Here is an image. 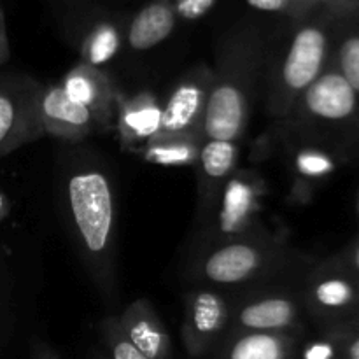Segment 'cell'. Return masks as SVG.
<instances>
[{
  "label": "cell",
  "mask_w": 359,
  "mask_h": 359,
  "mask_svg": "<svg viewBox=\"0 0 359 359\" xmlns=\"http://www.w3.org/2000/svg\"><path fill=\"white\" fill-rule=\"evenodd\" d=\"M203 139L202 133H160L135 153L158 167H196Z\"/></svg>",
  "instance_id": "d6986e66"
},
{
  "label": "cell",
  "mask_w": 359,
  "mask_h": 359,
  "mask_svg": "<svg viewBox=\"0 0 359 359\" xmlns=\"http://www.w3.org/2000/svg\"><path fill=\"white\" fill-rule=\"evenodd\" d=\"M39 116L44 135L69 144L81 142L93 133L105 132L100 119L90 109L70 100L60 83L42 86Z\"/></svg>",
  "instance_id": "4fadbf2b"
},
{
  "label": "cell",
  "mask_w": 359,
  "mask_h": 359,
  "mask_svg": "<svg viewBox=\"0 0 359 359\" xmlns=\"http://www.w3.org/2000/svg\"><path fill=\"white\" fill-rule=\"evenodd\" d=\"M249 7L262 13L277 14L284 20H302L321 9H339L344 13H358L344 0H245Z\"/></svg>",
  "instance_id": "7402d4cb"
},
{
  "label": "cell",
  "mask_w": 359,
  "mask_h": 359,
  "mask_svg": "<svg viewBox=\"0 0 359 359\" xmlns=\"http://www.w3.org/2000/svg\"><path fill=\"white\" fill-rule=\"evenodd\" d=\"M300 359H337V347L335 342L330 340H318V342H311L305 347L298 349V356Z\"/></svg>",
  "instance_id": "4316f807"
},
{
  "label": "cell",
  "mask_w": 359,
  "mask_h": 359,
  "mask_svg": "<svg viewBox=\"0 0 359 359\" xmlns=\"http://www.w3.org/2000/svg\"><path fill=\"white\" fill-rule=\"evenodd\" d=\"M230 328L300 335L305 314L297 280L231 293Z\"/></svg>",
  "instance_id": "8992f818"
},
{
  "label": "cell",
  "mask_w": 359,
  "mask_h": 359,
  "mask_svg": "<svg viewBox=\"0 0 359 359\" xmlns=\"http://www.w3.org/2000/svg\"><path fill=\"white\" fill-rule=\"evenodd\" d=\"M67 235L107 307L118 304V195L111 168L93 151L63 154L56 177Z\"/></svg>",
  "instance_id": "6da1fadb"
},
{
  "label": "cell",
  "mask_w": 359,
  "mask_h": 359,
  "mask_svg": "<svg viewBox=\"0 0 359 359\" xmlns=\"http://www.w3.org/2000/svg\"><path fill=\"white\" fill-rule=\"evenodd\" d=\"M100 337L107 359H147L133 346L119 326L116 314H109L100 323Z\"/></svg>",
  "instance_id": "603a6c76"
},
{
  "label": "cell",
  "mask_w": 359,
  "mask_h": 359,
  "mask_svg": "<svg viewBox=\"0 0 359 359\" xmlns=\"http://www.w3.org/2000/svg\"><path fill=\"white\" fill-rule=\"evenodd\" d=\"M346 16L347 14H344L337 25L330 63L359 97V30L347 28Z\"/></svg>",
  "instance_id": "44dd1931"
},
{
  "label": "cell",
  "mask_w": 359,
  "mask_h": 359,
  "mask_svg": "<svg viewBox=\"0 0 359 359\" xmlns=\"http://www.w3.org/2000/svg\"><path fill=\"white\" fill-rule=\"evenodd\" d=\"M311 266L312 259L307 255L287 248L270 231L191 249L184 277L193 287L238 293L270 284L294 283Z\"/></svg>",
  "instance_id": "277c9868"
},
{
  "label": "cell",
  "mask_w": 359,
  "mask_h": 359,
  "mask_svg": "<svg viewBox=\"0 0 359 359\" xmlns=\"http://www.w3.org/2000/svg\"><path fill=\"white\" fill-rule=\"evenodd\" d=\"M283 140L284 151L287 153V165L290 170L297 175L300 181H316L333 170V161L325 149L316 144L298 142V140Z\"/></svg>",
  "instance_id": "ffe728a7"
},
{
  "label": "cell",
  "mask_w": 359,
  "mask_h": 359,
  "mask_svg": "<svg viewBox=\"0 0 359 359\" xmlns=\"http://www.w3.org/2000/svg\"><path fill=\"white\" fill-rule=\"evenodd\" d=\"M177 21L170 0H147L126 21V48L133 53L156 48L174 34Z\"/></svg>",
  "instance_id": "ac0fdd59"
},
{
  "label": "cell",
  "mask_w": 359,
  "mask_h": 359,
  "mask_svg": "<svg viewBox=\"0 0 359 359\" xmlns=\"http://www.w3.org/2000/svg\"><path fill=\"white\" fill-rule=\"evenodd\" d=\"M13 326V273L11 263L0 256V349Z\"/></svg>",
  "instance_id": "cb8c5ba5"
},
{
  "label": "cell",
  "mask_w": 359,
  "mask_h": 359,
  "mask_svg": "<svg viewBox=\"0 0 359 359\" xmlns=\"http://www.w3.org/2000/svg\"><path fill=\"white\" fill-rule=\"evenodd\" d=\"M60 86L70 100L90 109L105 130L114 128L119 93L105 70L79 62L63 76Z\"/></svg>",
  "instance_id": "5bb4252c"
},
{
  "label": "cell",
  "mask_w": 359,
  "mask_h": 359,
  "mask_svg": "<svg viewBox=\"0 0 359 359\" xmlns=\"http://www.w3.org/2000/svg\"><path fill=\"white\" fill-rule=\"evenodd\" d=\"M212 69L198 63L175 83L163 102L161 133H202L209 104Z\"/></svg>",
  "instance_id": "8fae6325"
},
{
  "label": "cell",
  "mask_w": 359,
  "mask_h": 359,
  "mask_svg": "<svg viewBox=\"0 0 359 359\" xmlns=\"http://www.w3.org/2000/svg\"><path fill=\"white\" fill-rule=\"evenodd\" d=\"M332 339L337 347V358L359 359V332L356 330H335Z\"/></svg>",
  "instance_id": "484cf974"
},
{
  "label": "cell",
  "mask_w": 359,
  "mask_h": 359,
  "mask_svg": "<svg viewBox=\"0 0 359 359\" xmlns=\"http://www.w3.org/2000/svg\"><path fill=\"white\" fill-rule=\"evenodd\" d=\"M354 279L333 265H312L297 280L305 314L332 325V330L342 325L359 298Z\"/></svg>",
  "instance_id": "9c48e42d"
},
{
  "label": "cell",
  "mask_w": 359,
  "mask_h": 359,
  "mask_svg": "<svg viewBox=\"0 0 359 359\" xmlns=\"http://www.w3.org/2000/svg\"><path fill=\"white\" fill-rule=\"evenodd\" d=\"M161 118H163V104L151 91H140L132 97L119 95L114 128L118 130L123 146L135 153L147 140L160 135Z\"/></svg>",
  "instance_id": "9a60e30c"
},
{
  "label": "cell",
  "mask_w": 359,
  "mask_h": 359,
  "mask_svg": "<svg viewBox=\"0 0 359 359\" xmlns=\"http://www.w3.org/2000/svg\"><path fill=\"white\" fill-rule=\"evenodd\" d=\"M349 7H353L354 11H359V0H344Z\"/></svg>",
  "instance_id": "d6a6232c"
},
{
  "label": "cell",
  "mask_w": 359,
  "mask_h": 359,
  "mask_svg": "<svg viewBox=\"0 0 359 359\" xmlns=\"http://www.w3.org/2000/svg\"><path fill=\"white\" fill-rule=\"evenodd\" d=\"M67 2H83V0H67Z\"/></svg>",
  "instance_id": "e575fe53"
},
{
  "label": "cell",
  "mask_w": 359,
  "mask_h": 359,
  "mask_svg": "<svg viewBox=\"0 0 359 359\" xmlns=\"http://www.w3.org/2000/svg\"><path fill=\"white\" fill-rule=\"evenodd\" d=\"M300 335L228 330L209 359H298Z\"/></svg>",
  "instance_id": "2e32d148"
},
{
  "label": "cell",
  "mask_w": 359,
  "mask_h": 359,
  "mask_svg": "<svg viewBox=\"0 0 359 359\" xmlns=\"http://www.w3.org/2000/svg\"><path fill=\"white\" fill-rule=\"evenodd\" d=\"M332 265L337 266V269H340L342 272L349 273V276H353V277L359 276V244L349 252V255L346 256V262L332 263Z\"/></svg>",
  "instance_id": "4dcf8cb0"
},
{
  "label": "cell",
  "mask_w": 359,
  "mask_h": 359,
  "mask_svg": "<svg viewBox=\"0 0 359 359\" xmlns=\"http://www.w3.org/2000/svg\"><path fill=\"white\" fill-rule=\"evenodd\" d=\"M16 209H25V205L21 203V200H14V196L7 191L6 188L0 186V226L7 224L11 221V217L14 216V210Z\"/></svg>",
  "instance_id": "83f0119b"
},
{
  "label": "cell",
  "mask_w": 359,
  "mask_h": 359,
  "mask_svg": "<svg viewBox=\"0 0 359 359\" xmlns=\"http://www.w3.org/2000/svg\"><path fill=\"white\" fill-rule=\"evenodd\" d=\"M344 14L353 13L321 9L302 20H287L279 34H270L262 91L273 125L290 116L298 98L326 70Z\"/></svg>",
  "instance_id": "3957f363"
},
{
  "label": "cell",
  "mask_w": 359,
  "mask_h": 359,
  "mask_svg": "<svg viewBox=\"0 0 359 359\" xmlns=\"http://www.w3.org/2000/svg\"><path fill=\"white\" fill-rule=\"evenodd\" d=\"M41 93L42 84L27 74H0V158L44 137Z\"/></svg>",
  "instance_id": "52a82bcc"
},
{
  "label": "cell",
  "mask_w": 359,
  "mask_h": 359,
  "mask_svg": "<svg viewBox=\"0 0 359 359\" xmlns=\"http://www.w3.org/2000/svg\"><path fill=\"white\" fill-rule=\"evenodd\" d=\"M91 359H107V358H105L104 351H97V353H95V356Z\"/></svg>",
  "instance_id": "836d02e7"
},
{
  "label": "cell",
  "mask_w": 359,
  "mask_h": 359,
  "mask_svg": "<svg viewBox=\"0 0 359 359\" xmlns=\"http://www.w3.org/2000/svg\"><path fill=\"white\" fill-rule=\"evenodd\" d=\"M219 0H170L179 21H196L207 16Z\"/></svg>",
  "instance_id": "d4e9b609"
},
{
  "label": "cell",
  "mask_w": 359,
  "mask_h": 359,
  "mask_svg": "<svg viewBox=\"0 0 359 359\" xmlns=\"http://www.w3.org/2000/svg\"><path fill=\"white\" fill-rule=\"evenodd\" d=\"M231 293L214 287H193L184 297L182 344L189 358L205 359L230 330Z\"/></svg>",
  "instance_id": "ba28073f"
},
{
  "label": "cell",
  "mask_w": 359,
  "mask_h": 359,
  "mask_svg": "<svg viewBox=\"0 0 359 359\" xmlns=\"http://www.w3.org/2000/svg\"><path fill=\"white\" fill-rule=\"evenodd\" d=\"M30 359H62L55 347L42 339H34L30 346Z\"/></svg>",
  "instance_id": "f1b7e54d"
},
{
  "label": "cell",
  "mask_w": 359,
  "mask_h": 359,
  "mask_svg": "<svg viewBox=\"0 0 359 359\" xmlns=\"http://www.w3.org/2000/svg\"><path fill=\"white\" fill-rule=\"evenodd\" d=\"M241 147L233 140L203 139L196 161V228L207 223L224 184L238 168Z\"/></svg>",
  "instance_id": "7c38bea8"
},
{
  "label": "cell",
  "mask_w": 359,
  "mask_h": 359,
  "mask_svg": "<svg viewBox=\"0 0 359 359\" xmlns=\"http://www.w3.org/2000/svg\"><path fill=\"white\" fill-rule=\"evenodd\" d=\"M335 330H356V332H359V316L356 321H347L344 323L342 326H339V328H333L332 332H335Z\"/></svg>",
  "instance_id": "1f68e13d"
},
{
  "label": "cell",
  "mask_w": 359,
  "mask_h": 359,
  "mask_svg": "<svg viewBox=\"0 0 359 359\" xmlns=\"http://www.w3.org/2000/svg\"><path fill=\"white\" fill-rule=\"evenodd\" d=\"M9 56H11V48H9V37H7L6 16H4L2 6H0V67L6 65Z\"/></svg>",
  "instance_id": "f546056e"
},
{
  "label": "cell",
  "mask_w": 359,
  "mask_h": 359,
  "mask_svg": "<svg viewBox=\"0 0 359 359\" xmlns=\"http://www.w3.org/2000/svg\"><path fill=\"white\" fill-rule=\"evenodd\" d=\"M269 39V32L256 23L237 25L219 39L202 125L205 139L238 142L248 132L262 91Z\"/></svg>",
  "instance_id": "7a4b0ae2"
},
{
  "label": "cell",
  "mask_w": 359,
  "mask_h": 359,
  "mask_svg": "<svg viewBox=\"0 0 359 359\" xmlns=\"http://www.w3.org/2000/svg\"><path fill=\"white\" fill-rule=\"evenodd\" d=\"M126 21L104 9H88L70 18L67 39L81 62L105 70L126 48Z\"/></svg>",
  "instance_id": "30bf717a"
},
{
  "label": "cell",
  "mask_w": 359,
  "mask_h": 359,
  "mask_svg": "<svg viewBox=\"0 0 359 359\" xmlns=\"http://www.w3.org/2000/svg\"><path fill=\"white\" fill-rule=\"evenodd\" d=\"M116 318L130 342L147 359H172L168 330L149 300H133Z\"/></svg>",
  "instance_id": "e0dca14e"
},
{
  "label": "cell",
  "mask_w": 359,
  "mask_h": 359,
  "mask_svg": "<svg viewBox=\"0 0 359 359\" xmlns=\"http://www.w3.org/2000/svg\"><path fill=\"white\" fill-rule=\"evenodd\" d=\"M265 193V179L258 170L237 168L224 184L207 223L196 231L193 249L209 248L251 235L270 233L259 217L263 212Z\"/></svg>",
  "instance_id": "5b68a950"
}]
</instances>
